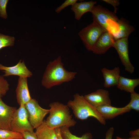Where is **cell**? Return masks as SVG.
I'll list each match as a JSON object with an SVG mask.
<instances>
[{
  "label": "cell",
  "instance_id": "obj_12",
  "mask_svg": "<svg viewBox=\"0 0 139 139\" xmlns=\"http://www.w3.org/2000/svg\"><path fill=\"white\" fill-rule=\"evenodd\" d=\"M0 95V128L11 130V123L16 108L8 106L2 101Z\"/></svg>",
  "mask_w": 139,
  "mask_h": 139
},
{
  "label": "cell",
  "instance_id": "obj_10",
  "mask_svg": "<svg viewBox=\"0 0 139 139\" xmlns=\"http://www.w3.org/2000/svg\"><path fill=\"white\" fill-rule=\"evenodd\" d=\"M0 70H2L5 73L3 76L16 75L19 77H30L32 75V73L27 68L24 61L20 60L15 65L7 67L0 64Z\"/></svg>",
  "mask_w": 139,
  "mask_h": 139
},
{
  "label": "cell",
  "instance_id": "obj_3",
  "mask_svg": "<svg viewBox=\"0 0 139 139\" xmlns=\"http://www.w3.org/2000/svg\"><path fill=\"white\" fill-rule=\"evenodd\" d=\"M73 99L69 100L67 105L71 108L74 116L77 119L84 120L89 117L95 118L101 124H106V120L102 116L95 108L89 103L84 96L76 93L73 96Z\"/></svg>",
  "mask_w": 139,
  "mask_h": 139
},
{
  "label": "cell",
  "instance_id": "obj_13",
  "mask_svg": "<svg viewBox=\"0 0 139 139\" xmlns=\"http://www.w3.org/2000/svg\"><path fill=\"white\" fill-rule=\"evenodd\" d=\"M16 92L17 101L19 105H25L32 99L28 89L27 77H19Z\"/></svg>",
  "mask_w": 139,
  "mask_h": 139
},
{
  "label": "cell",
  "instance_id": "obj_29",
  "mask_svg": "<svg viewBox=\"0 0 139 139\" xmlns=\"http://www.w3.org/2000/svg\"><path fill=\"white\" fill-rule=\"evenodd\" d=\"M129 134L131 139H139V129L130 131Z\"/></svg>",
  "mask_w": 139,
  "mask_h": 139
},
{
  "label": "cell",
  "instance_id": "obj_25",
  "mask_svg": "<svg viewBox=\"0 0 139 139\" xmlns=\"http://www.w3.org/2000/svg\"><path fill=\"white\" fill-rule=\"evenodd\" d=\"M8 1V0H0V16L5 19L7 17L6 7Z\"/></svg>",
  "mask_w": 139,
  "mask_h": 139
},
{
  "label": "cell",
  "instance_id": "obj_16",
  "mask_svg": "<svg viewBox=\"0 0 139 139\" xmlns=\"http://www.w3.org/2000/svg\"><path fill=\"white\" fill-rule=\"evenodd\" d=\"M96 3V2L93 1L75 3L71 6V9L74 13L75 19L79 20L85 13L91 12Z\"/></svg>",
  "mask_w": 139,
  "mask_h": 139
},
{
  "label": "cell",
  "instance_id": "obj_8",
  "mask_svg": "<svg viewBox=\"0 0 139 139\" xmlns=\"http://www.w3.org/2000/svg\"><path fill=\"white\" fill-rule=\"evenodd\" d=\"M128 38L115 40L113 47L116 50L125 70L131 74L134 72V68L130 62L129 56Z\"/></svg>",
  "mask_w": 139,
  "mask_h": 139
},
{
  "label": "cell",
  "instance_id": "obj_4",
  "mask_svg": "<svg viewBox=\"0 0 139 139\" xmlns=\"http://www.w3.org/2000/svg\"><path fill=\"white\" fill-rule=\"evenodd\" d=\"M91 12L93 21L110 32L114 37L118 32L119 20L116 14L100 5L94 6Z\"/></svg>",
  "mask_w": 139,
  "mask_h": 139
},
{
  "label": "cell",
  "instance_id": "obj_7",
  "mask_svg": "<svg viewBox=\"0 0 139 139\" xmlns=\"http://www.w3.org/2000/svg\"><path fill=\"white\" fill-rule=\"evenodd\" d=\"M24 105L31 124L34 128L36 129L43 123L44 118L49 113L50 109L42 108L34 99L32 98Z\"/></svg>",
  "mask_w": 139,
  "mask_h": 139
},
{
  "label": "cell",
  "instance_id": "obj_14",
  "mask_svg": "<svg viewBox=\"0 0 139 139\" xmlns=\"http://www.w3.org/2000/svg\"><path fill=\"white\" fill-rule=\"evenodd\" d=\"M96 109L105 120L113 119L131 111L125 107L119 108L108 105L101 106Z\"/></svg>",
  "mask_w": 139,
  "mask_h": 139
},
{
  "label": "cell",
  "instance_id": "obj_23",
  "mask_svg": "<svg viewBox=\"0 0 139 139\" xmlns=\"http://www.w3.org/2000/svg\"><path fill=\"white\" fill-rule=\"evenodd\" d=\"M14 41V37L5 35L0 33V50L4 47L13 46Z\"/></svg>",
  "mask_w": 139,
  "mask_h": 139
},
{
  "label": "cell",
  "instance_id": "obj_24",
  "mask_svg": "<svg viewBox=\"0 0 139 139\" xmlns=\"http://www.w3.org/2000/svg\"><path fill=\"white\" fill-rule=\"evenodd\" d=\"M9 84L2 76H0V95H5L9 89Z\"/></svg>",
  "mask_w": 139,
  "mask_h": 139
},
{
  "label": "cell",
  "instance_id": "obj_32",
  "mask_svg": "<svg viewBox=\"0 0 139 139\" xmlns=\"http://www.w3.org/2000/svg\"><path fill=\"white\" fill-rule=\"evenodd\" d=\"M116 139H131V138H128L127 139H125V138H121L119 136H117L116 137Z\"/></svg>",
  "mask_w": 139,
  "mask_h": 139
},
{
  "label": "cell",
  "instance_id": "obj_28",
  "mask_svg": "<svg viewBox=\"0 0 139 139\" xmlns=\"http://www.w3.org/2000/svg\"><path fill=\"white\" fill-rule=\"evenodd\" d=\"M103 1L107 3L111 4L112 6L114 8V12L116 14L117 8H116L117 6H118L120 4V2L119 0H103Z\"/></svg>",
  "mask_w": 139,
  "mask_h": 139
},
{
  "label": "cell",
  "instance_id": "obj_5",
  "mask_svg": "<svg viewBox=\"0 0 139 139\" xmlns=\"http://www.w3.org/2000/svg\"><path fill=\"white\" fill-rule=\"evenodd\" d=\"M107 31L96 22H93L79 32L78 35L86 49L92 51L101 35Z\"/></svg>",
  "mask_w": 139,
  "mask_h": 139
},
{
  "label": "cell",
  "instance_id": "obj_27",
  "mask_svg": "<svg viewBox=\"0 0 139 139\" xmlns=\"http://www.w3.org/2000/svg\"><path fill=\"white\" fill-rule=\"evenodd\" d=\"M21 133L24 139H39L35 132L25 131Z\"/></svg>",
  "mask_w": 139,
  "mask_h": 139
},
{
  "label": "cell",
  "instance_id": "obj_26",
  "mask_svg": "<svg viewBox=\"0 0 139 139\" xmlns=\"http://www.w3.org/2000/svg\"><path fill=\"white\" fill-rule=\"evenodd\" d=\"M77 0H66L56 9L55 11L57 13H59L65 7L70 5L72 6L77 2Z\"/></svg>",
  "mask_w": 139,
  "mask_h": 139
},
{
  "label": "cell",
  "instance_id": "obj_31",
  "mask_svg": "<svg viewBox=\"0 0 139 139\" xmlns=\"http://www.w3.org/2000/svg\"><path fill=\"white\" fill-rule=\"evenodd\" d=\"M55 130L58 139H64L62 137L61 134L60 128H56Z\"/></svg>",
  "mask_w": 139,
  "mask_h": 139
},
{
  "label": "cell",
  "instance_id": "obj_21",
  "mask_svg": "<svg viewBox=\"0 0 139 139\" xmlns=\"http://www.w3.org/2000/svg\"><path fill=\"white\" fill-rule=\"evenodd\" d=\"M131 100L129 103L125 106L131 110L133 109L136 111H139V94L135 91L131 93Z\"/></svg>",
  "mask_w": 139,
  "mask_h": 139
},
{
  "label": "cell",
  "instance_id": "obj_9",
  "mask_svg": "<svg viewBox=\"0 0 139 139\" xmlns=\"http://www.w3.org/2000/svg\"><path fill=\"white\" fill-rule=\"evenodd\" d=\"M84 97L89 103L96 108L103 105H111L109 92L105 89H98L95 91L86 94Z\"/></svg>",
  "mask_w": 139,
  "mask_h": 139
},
{
  "label": "cell",
  "instance_id": "obj_33",
  "mask_svg": "<svg viewBox=\"0 0 139 139\" xmlns=\"http://www.w3.org/2000/svg\"><path fill=\"white\" fill-rule=\"evenodd\" d=\"M12 139H24L23 137L22 138H13Z\"/></svg>",
  "mask_w": 139,
  "mask_h": 139
},
{
  "label": "cell",
  "instance_id": "obj_18",
  "mask_svg": "<svg viewBox=\"0 0 139 139\" xmlns=\"http://www.w3.org/2000/svg\"><path fill=\"white\" fill-rule=\"evenodd\" d=\"M139 84V79H130L120 76L117 87L121 90L130 93L135 91L136 87Z\"/></svg>",
  "mask_w": 139,
  "mask_h": 139
},
{
  "label": "cell",
  "instance_id": "obj_11",
  "mask_svg": "<svg viewBox=\"0 0 139 139\" xmlns=\"http://www.w3.org/2000/svg\"><path fill=\"white\" fill-rule=\"evenodd\" d=\"M115 40L112 35L110 32L106 31L99 38L92 51L95 54H104L110 48L113 47Z\"/></svg>",
  "mask_w": 139,
  "mask_h": 139
},
{
  "label": "cell",
  "instance_id": "obj_15",
  "mask_svg": "<svg viewBox=\"0 0 139 139\" xmlns=\"http://www.w3.org/2000/svg\"><path fill=\"white\" fill-rule=\"evenodd\" d=\"M101 71L104 79L105 87L108 88L117 85L120 76L119 67H115L111 70L103 68Z\"/></svg>",
  "mask_w": 139,
  "mask_h": 139
},
{
  "label": "cell",
  "instance_id": "obj_17",
  "mask_svg": "<svg viewBox=\"0 0 139 139\" xmlns=\"http://www.w3.org/2000/svg\"><path fill=\"white\" fill-rule=\"evenodd\" d=\"M117 24L118 31L114 38L115 40L123 38H128L135 30L134 27L130 24L128 21L123 18L119 19Z\"/></svg>",
  "mask_w": 139,
  "mask_h": 139
},
{
  "label": "cell",
  "instance_id": "obj_1",
  "mask_svg": "<svg viewBox=\"0 0 139 139\" xmlns=\"http://www.w3.org/2000/svg\"><path fill=\"white\" fill-rule=\"evenodd\" d=\"M77 73L68 71L64 68L61 57L59 56L47 65L41 80L42 86L46 89L69 82L75 78Z\"/></svg>",
  "mask_w": 139,
  "mask_h": 139
},
{
  "label": "cell",
  "instance_id": "obj_6",
  "mask_svg": "<svg viewBox=\"0 0 139 139\" xmlns=\"http://www.w3.org/2000/svg\"><path fill=\"white\" fill-rule=\"evenodd\" d=\"M34 129L29 121L24 105H20L12 116L11 123V130L21 133L25 131L33 132Z\"/></svg>",
  "mask_w": 139,
  "mask_h": 139
},
{
  "label": "cell",
  "instance_id": "obj_30",
  "mask_svg": "<svg viewBox=\"0 0 139 139\" xmlns=\"http://www.w3.org/2000/svg\"><path fill=\"white\" fill-rule=\"evenodd\" d=\"M114 132V128L113 127L109 128L106 133L105 139H112Z\"/></svg>",
  "mask_w": 139,
  "mask_h": 139
},
{
  "label": "cell",
  "instance_id": "obj_19",
  "mask_svg": "<svg viewBox=\"0 0 139 139\" xmlns=\"http://www.w3.org/2000/svg\"><path fill=\"white\" fill-rule=\"evenodd\" d=\"M35 132L39 139H58L55 129L48 127L45 120L36 129Z\"/></svg>",
  "mask_w": 139,
  "mask_h": 139
},
{
  "label": "cell",
  "instance_id": "obj_2",
  "mask_svg": "<svg viewBox=\"0 0 139 139\" xmlns=\"http://www.w3.org/2000/svg\"><path fill=\"white\" fill-rule=\"evenodd\" d=\"M49 106V115L45 120L48 127L55 129L63 127L69 128L76 125V122L73 118L67 105L54 102L51 103Z\"/></svg>",
  "mask_w": 139,
  "mask_h": 139
},
{
  "label": "cell",
  "instance_id": "obj_22",
  "mask_svg": "<svg viewBox=\"0 0 139 139\" xmlns=\"http://www.w3.org/2000/svg\"><path fill=\"white\" fill-rule=\"evenodd\" d=\"M22 137V135L21 133L0 128V139H12Z\"/></svg>",
  "mask_w": 139,
  "mask_h": 139
},
{
  "label": "cell",
  "instance_id": "obj_20",
  "mask_svg": "<svg viewBox=\"0 0 139 139\" xmlns=\"http://www.w3.org/2000/svg\"><path fill=\"white\" fill-rule=\"evenodd\" d=\"M60 129L62 136L64 139H93L92 135L90 132H86L79 137L72 134L68 127H63Z\"/></svg>",
  "mask_w": 139,
  "mask_h": 139
}]
</instances>
